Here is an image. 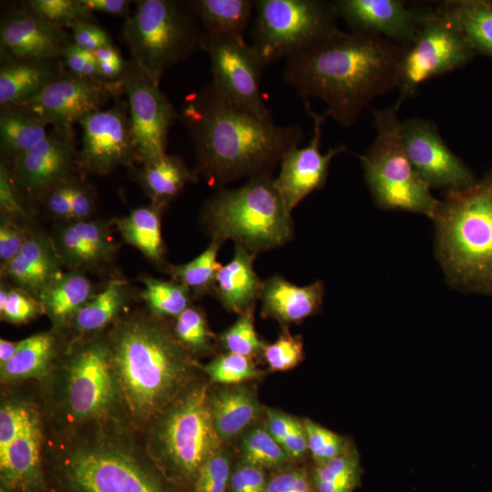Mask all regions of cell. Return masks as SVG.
I'll use <instances>...</instances> for the list:
<instances>
[{
  "label": "cell",
  "mask_w": 492,
  "mask_h": 492,
  "mask_svg": "<svg viewBox=\"0 0 492 492\" xmlns=\"http://www.w3.org/2000/svg\"><path fill=\"white\" fill-rule=\"evenodd\" d=\"M405 47L382 36L338 30L285 59L284 82L326 105L325 117L351 127L374 98L397 87Z\"/></svg>",
  "instance_id": "1"
},
{
  "label": "cell",
  "mask_w": 492,
  "mask_h": 492,
  "mask_svg": "<svg viewBox=\"0 0 492 492\" xmlns=\"http://www.w3.org/2000/svg\"><path fill=\"white\" fill-rule=\"evenodd\" d=\"M193 143L196 172L219 189L241 178L272 176L304 138L299 125H277L238 107L211 82L188 96L179 113Z\"/></svg>",
  "instance_id": "2"
},
{
  "label": "cell",
  "mask_w": 492,
  "mask_h": 492,
  "mask_svg": "<svg viewBox=\"0 0 492 492\" xmlns=\"http://www.w3.org/2000/svg\"><path fill=\"white\" fill-rule=\"evenodd\" d=\"M139 436L123 419L63 433L45 427L47 492H183L152 462Z\"/></svg>",
  "instance_id": "3"
},
{
  "label": "cell",
  "mask_w": 492,
  "mask_h": 492,
  "mask_svg": "<svg viewBox=\"0 0 492 492\" xmlns=\"http://www.w3.org/2000/svg\"><path fill=\"white\" fill-rule=\"evenodd\" d=\"M102 334L124 417L142 433L196 380L200 365L149 310L120 315Z\"/></svg>",
  "instance_id": "4"
},
{
  "label": "cell",
  "mask_w": 492,
  "mask_h": 492,
  "mask_svg": "<svg viewBox=\"0 0 492 492\" xmlns=\"http://www.w3.org/2000/svg\"><path fill=\"white\" fill-rule=\"evenodd\" d=\"M39 384V405L49 431L63 433L97 421L126 420L101 333L74 340Z\"/></svg>",
  "instance_id": "5"
},
{
  "label": "cell",
  "mask_w": 492,
  "mask_h": 492,
  "mask_svg": "<svg viewBox=\"0 0 492 492\" xmlns=\"http://www.w3.org/2000/svg\"><path fill=\"white\" fill-rule=\"evenodd\" d=\"M431 220L446 282L492 296V168L470 187L445 193Z\"/></svg>",
  "instance_id": "6"
},
{
  "label": "cell",
  "mask_w": 492,
  "mask_h": 492,
  "mask_svg": "<svg viewBox=\"0 0 492 492\" xmlns=\"http://www.w3.org/2000/svg\"><path fill=\"white\" fill-rule=\"evenodd\" d=\"M209 385L195 380L140 433L147 454L183 492H190L206 460L221 448L208 408Z\"/></svg>",
  "instance_id": "7"
},
{
  "label": "cell",
  "mask_w": 492,
  "mask_h": 492,
  "mask_svg": "<svg viewBox=\"0 0 492 492\" xmlns=\"http://www.w3.org/2000/svg\"><path fill=\"white\" fill-rule=\"evenodd\" d=\"M200 221L212 240L231 239L255 254L281 247L293 236L291 213L272 176L249 179L238 189H220L203 205Z\"/></svg>",
  "instance_id": "8"
},
{
  "label": "cell",
  "mask_w": 492,
  "mask_h": 492,
  "mask_svg": "<svg viewBox=\"0 0 492 492\" xmlns=\"http://www.w3.org/2000/svg\"><path fill=\"white\" fill-rule=\"evenodd\" d=\"M121 35L131 59L158 86L171 66L206 51L209 38L189 1L177 0L136 1Z\"/></svg>",
  "instance_id": "9"
},
{
  "label": "cell",
  "mask_w": 492,
  "mask_h": 492,
  "mask_svg": "<svg viewBox=\"0 0 492 492\" xmlns=\"http://www.w3.org/2000/svg\"><path fill=\"white\" fill-rule=\"evenodd\" d=\"M403 101L371 108L376 135L360 159L364 180L377 207L419 213L432 219L438 200L421 179L406 154L398 112Z\"/></svg>",
  "instance_id": "10"
},
{
  "label": "cell",
  "mask_w": 492,
  "mask_h": 492,
  "mask_svg": "<svg viewBox=\"0 0 492 492\" xmlns=\"http://www.w3.org/2000/svg\"><path fill=\"white\" fill-rule=\"evenodd\" d=\"M251 46L265 65L291 56L339 30L333 1L255 0Z\"/></svg>",
  "instance_id": "11"
},
{
  "label": "cell",
  "mask_w": 492,
  "mask_h": 492,
  "mask_svg": "<svg viewBox=\"0 0 492 492\" xmlns=\"http://www.w3.org/2000/svg\"><path fill=\"white\" fill-rule=\"evenodd\" d=\"M475 55L464 34L439 4L429 7L417 36L405 47L401 57L398 98L404 102L413 97L423 83L464 67Z\"/></svg>",
  "instance_id": "12"
},
{
  "label": "cell",
  "mask_w": 492,
  "mask_h": 492,
  "mask_svg": "<svg viewBox=\"0 0 492 492\" xmlns=\"http://www.w3.org/2000/svg\"><path fill=\"white\" fill-rule=\"evenodd\" d=\"M206 52L211 62L215 88L230 101L262 118L272 119L261 94V80L266 66L244 38L210 36Z\"/></svg>",
  "instance_id": "13"
},
{
  "label": "cell",
  "mask_w": 492,
  "mask_h": 492,
  "mask_svg": "<svg viewBox=\"0 0 492 492\" xmlns=\"http://www.w3.org/2000/svg\"><path fill=\"white\" fill-rule=\"evenodd\" d=\"M128 97V116L137 162L166 153L168 135L179 113L159 86L130 59L121 80Z\"/></svg>",
  "instance_id": "14"
},
{
  "label": "cell",
  "mask_w": 492,
  "mask_h": 492,
  "mask_svg": "<svg viewBox=\"0 0 492 492\" xmlns=\"http://www.w3.org/2000/svg\"><path fill=\"white\" fill-rule=\"evenodd\" d=\"M81 147L77 153L79 172L107 175L119 167L137 162L128 106L117 98L106 109H97L82 118Z\"/></svg>",
  "instance_id": "15"
},
{
  "label": "cell",
  "mask_w": 492,
  "mask_h": 492,
  "mask_svg": "<svg viewBox=\"0 0 492 492\" xmlns=\"http://www.w3.org/2000/svg\"><path fill=\"white\" fill-rule=\"evenodd\" d=\"M121 93V81L106 83L83 78L65 69L19 107L35 113L53 128L71 130L86 115L100 109L111 98H118Z\"/></svg>",
  "instance_id": "16"
},
{
  "label": "cell",
  "mask_w": 492,
  "mask_h": 492,
  "mask_svg": "<svg viewBox=\"0 0 492 492\" xmlns=\"http://www.w3.org/2000/svg\"><path fill=\"white\" fill-rule=\"evenodd\" d=\"M401 134L412 166L429 189L458 191L477 181L470 169L447 147L433 121L416 117L405 119Z\"/></svg>",
  "instance_id": "17"
},
{
  "label": "cell",
  "mask_w": 492,
  "mask_h": 492,
  "mask_svg": "<svg viewBox=\"0 0 492 492\" xmlns=\"http://www.w3.org/2000/svg\"><path fill=\"white\" fill-rule=\"evenodd\" d=\"M77 153L74 129L53 128L41 142L7 165L17 192L41 198L53 187L77 178Z\"/></svg>",
  "instance_id": "18"
},
{
  "label": "cell",
  "mask_w": 492,
  "mask_h": 492,
  "mask_svg": "<svg viewBox=\"0 0 492 492\" xmlns=\"http://www.w3.org/2000/svg\"><path fill=\"white\" fill-rule=\"evenodd\" d=\"M305 108L313 120L312 138L305 147H294L283 155L280 172L273 179L274 187L289 213L309 194L324 187L332 159L348 150L341 144L323 154L321 144L325 116L313 111L307 99Z\"/></svg>",
  "instance_id": "19"
},
{
  "label": "cell",
  "mask_w": 492,
  "mask_h": 492,
  "mask_svg": "<svg viewBox=\"0 0 492 492\" xmlns=\"http://www.w3.org/2000/svg\"><path fill=\"white\" fill-rule=\"evenodd\" d=\"M339 18L350 31L382 36L404 47L417 36L429 7L401 0H335Z\"/></svg>",
  "instance_id": "20"
},
{
  "label": "cell",
  "mask_w": 492,
  "mask_h": 492,
  "mask_svg": "<svg viewBox=\"0 0 492 492\" xmlns=\"http://www.w3.org/2000/svg\"><path fill=\"white\" fill-rule=\"evenodd\" d=\"M71 41L66 29L39 21L23 8L11 10L1 19V62L58 60Z\"/></svg>",
  "instance_id": "21"
},
{
  "label": "cell",
  "mask_w": 492,
  "mask_h": 492,
  "mask_svg": "<svg viewBox=\"0 0 492 492\" xmlns=\"http://www.w3.org/2000/svg\"><path fill=\"white\" fill-rule=\"evenodd\" d=\"M44 436L39 405L23 432L0 452L1 492H47L43 463Z\"/></svg>",
  "instance_id": "22"
},
{
  "label": "cell",
  "mask_w": 492,
  "mask_h": 492,
  "mask_svg": "<svg viewBox=\"0 0 492 492\" xmlns=\"http://www.w3.org/2000/svg\"><path fill=\"white\" fill-rule=\"evenodd\" d=\"M61 264L53 241L42 234L30 233L20 252L1 268V272L16 287L38 299L63 273Z\"/></svg>",
  "instance_id": "23"
},
{
  "label": "cell",
  "mask_w": 492,
  "mask_h": 492,
  "mask_svg": "<svg viewBox=\"0 0 492 492\" xmlns=\"http://www.w3.org/2000/svg\"><path fill=\"white\" fill-rule=\"evenodd\" d=\"M323 296L322 281L298 286L275 275L262 282L260 293L262 315L282 324L299 323L320 310Z\"/></svg>",
  "instance_id": "24"
},
{
  "label": "cell",
  "mask_w": 492,
  "mask_h": 492,
  "mask_svg": "<svg viewBox=\"0 0 492 492\" xmlns=\"http://www.w3.org/2000/svg\"><path fill=\"white\" fill-rule=\"evenodd\" d=\"M208 408L221 442L241 435L260 415L261 405L252 388L244 384L209 390Z\"/></svg>",
  "instance_id": "25"
},
{
  "label": "cell",
  "mask_w": 492,
  "mask_h": 492,
  "mask_svg": "<svg viewBox=\"0 0 492 492\" xmlns=\"http://www.w3.org/2000/svg\"><path fill=\"white\" fill-rule=\"evenodd\" d=\"M256 255L235 244L233 258L216 274L212 292L229 312L240 314L260 298L262 282L253 268Z\"/></svg>",
  "instance_id": "26"
},
{
  "label": "cell",
  "mask_w": 492,
  "mask_h": 492,
  "mask_svg": "<svg viewBox=\"0 0 492 492\" xmlns=\"http://www.w3.org/2000/svg\"><path fill=\"white\" fill-rule=\"evenodd\" d=\"M65 69L62 59L1 62L0 108L23 104Z\"/></svg>",
  "instance_id": "27"
},
{
  "label": "cell",
  "mask_w": 492,
  "mask_h": 492,
  "mask_svg": "<svg viewBox=\"0 0 492 492\" xmlns=\"http://www.w3.org/2000/svg\"><path fill=\"white\" fill-rule=\"evenodd\" d=\"M56 331L38 333L21 340L15 354L0 367L2 384L33 379L41 382L61 354Z\"/></svg>",
  "instance_id": "28"
},
{
  "label": "cell",
  "mask_w": 492,
  "mask_h": 492,
  "mask_svg": "<svg viewBox=\"0 0 492 492\" xmlns=\"http://www.w3.org/2000/svg\"><path fill=\"white\" fill-rule=\"evenodd\" d=\"M133 169L134 178L151 203L166 207L190 182L199 179L195 169H190L178 156L162 154L140 163Z\"/></svg>",
  "instance_id": "29"
},
{
  "label": "cell",
  "mask_w": 492,
  "mask_h": 492,
  "mask_svg": "<svg viewBox=\"0 0 492 492\" xmlns=\"http://www.w3.org/2000/svg\"><path fill=\"white\" fill-rule=\"evenodd\" d=\"M93 285L87 276L72 270L63 272L38 297L54 329L69 325L78 311L92 298Z\"/></svg>",
  "instance_id": "30"
},
{
  "label": "cell",
  "mask_w": 492,
  "mask_h": 492,
  "mask_svg": "<svg viewBox=\"0 0 492 492\" xmlns=\"http://www.w3.org/2000/svg\"><path fill=\"white\" fill-rule=\"evenodd\" d=\"M129 298L127 282L110 280L105 288L92 298L74 316L69 325L78 338L94 336L109 327L124 311ZM76 340V339H75Z\"/></svg>",
  "instance_id": "31"
},
{
  "label": "cell",
  "mask_w": 492,
  "mask_h": 492,
  "mask_svg": "<svg viewBox=\"0 0 492 492\" xmlns=\"http://www.w3.org/2000/svg\"><path fill=\"white\" fill-rule=\"evenodd\" d=\"M47 126L44 119L25 108H1L0 147L4 161L10 165L41 142L49 132Z\"/></svg>",
  "instance_id": "32"
},
{
  "label": "cell",
  "mask_w": 492,
  "mask_h": 492,
  "mask_svg": "<svg viewBox=\"0 0 492 492\" xmlns=\"http://www.w3.org/2000/svg\"><path fill=\"white\" fill-rule=\"evenodd\" d=\"M189 4L209 37L244 38L255 0H192Z\"/></svg>",
  "instance_id": "33"
},
{
  "label": "cell",
  "mask_w": 492,
  "mask_h": 492,
  "mask_svg": "<svg viewBox=\"0 0 492 492\" xmlns=\"http://www.w3.org/2000/svg\"><path fill=\"white\" fill-rule=\"evenodd\" d=\"M164 208L151 203L134 209L128 216L115 220L123 240L158 265L164 263L160 226V216Z\"/></svg>",
  "instance_id": "34"
},
{
  "label": "cell",
  "mask_w": 492,
  "mask_h": 492,
  "mask_svg": "<svg viewBox=\"0 0 492 492\" xmlns=\"http://www.w3.org/2000/svg\"><path fill=\"white\" fill-rule=\"evenodd\" d=\"M446 16L461 30L476 53L492 57V4L487 1H444Z\"/></svg>",
  "instance_id": "35"
},
{
  "label": "cell",
  "mask_w": 492,
  "mask_h": 492,
  "mask_svg": "<svg viewBox=\"0 0 492 492\" xmlns=\"http://www.w3.org/2000/svg\"><path fill=\"white\" fill-rule=\"evenodd\" d=\"M310 475L315 492H354L363 475L358 452L352 445L327 463L313 466Z\"/></svg>",
  "instance_id": "36"
},
{
  "label": "cell",
  "mask_w": 492,
  "mask_h": 492,
  "mask_svg": "<svg viewBox=\"0 0 492 492\" xmlns=\"http://www.w3.org/2000/svg\"><path fill=\"white\" fill-rule=\"evenodd\" d=\"M223 242L211 240L210 245L190 261L169 266L173 280L184 285L191 294L203 295L212 292L216 274L220 268L217 255Z\"/></svg>",
  "instance_id": "37"
},
{
  "label": "cell",
  "mask_w": 492,
  "mask_h": 492,
  "mask_svg": "<svg viewBox=\"0 0 492 492\" xmlns=\"http://www.w3.org/2000/svg\"><path fill=\"white\" fill-rule=\"evenodd\" d=\"M144 289L141 297L148 310L165 318H176L190 307L191 292L176 281H164L152 277L142 279Z\"/></svg>",
  "instance_id": "38"
},
{
  "label": "cell",
  "mask_w": 492,
  "mask_h": 492,
  "mask_svg": "<svg viewBox=\"0 0 492 492\" xmlns=\"http://www.w3.org/2000/svg\"><path fill=\"white\" fill-rule=\"evenodd\" d=\"M292 459L266 426L251 429L241 442V460L272 472L291 466Z\"/></svg>",
  "instance_id": "39"
},
{
  "label": "cell",
  "mask_w": 492,
  "mask_h": 492,
  "mask_svg": "<svg viewBox=\"0 0 492 492\" xmlns=\"http://www.w3.org/2000/svg\"><path fill=\"white\" fill-rule=\"evenodd\" d=\"M21 8L39 21L64 29L93 18V12L80 0H26L21 2Z\"/></svg>",
  "instance_id": "40"
},
{
  "label": "cell",
  "mask_w": 492,
  "mask_h": 492,
  "mask_svg": "<svg viewBox=\"0 0 492 492\" xmlns=\"http://www.w3.org/2000/svg\"><path fill=\"white\" fill-rule=\"evenodd\" d=\"M39 406L22 395L2 394L0 407V452L5 450L26 428Z\"/></svg>",
  "instance_id": "41"
},
{
  "label": "cell",
  "mask_w": 492,
  "mask_h": 492,
  "mask_svg": "<svg viewBox=\"0 0 492 492\" xmlns=\"http://www.w3.org/2000/svg\"><path fill=\"white\" fill-rule=\"evenodd\" d=\"M266 428L292 460L308 453L307 436L303 421L274 409H267Z\"/></svg>",
  "instance_id": "42"
},
{
  "label": "cell",
  "mask_w": 492,
  "mask_h": 492,
  "mask_svg": "<svg viewBox=\"0 0 492 492\" xmlns=\"http://www.w3.org/2000/svg\"><path fill=\"white\" fill-rule=\"evenodd\" d=\"M172 330L178 341L193 356L211 351L212 333L200 308L188 307L175 318Z\"/></svg>",
  "instance_id": "43"
},
{
  "label": "cell",
  "mask_w": 492,
  "mask_h": 492,
  "mask_svg": "<svg viewBox=\"0 0 492 492\" xmlns=\"http://www.w3.org/2000/svg\"><path fill=\"white\" fill-rule=\"evenodd\" d=\"M52 241L62 263L73 270L101 264L78 234L73 221L59 226Z\"/></svg>",
  "instance_id": "44"
},
{
  "label": "cell",
  "mask_w": 492,
  "mask_h": 492,
  "mask_svg": "<svg viewBox=\"0 0 492 492\" xmlns=\"http://www.w3.org/2000/svg\"><path fill=\"white\" fill-rule=\"evenodd\" d=\"M254 305L240 313L238 320L220 336V341L228 353L252 358L265 347L258 336L253 323Z\"/></svg>",
  "instance_id": "45"
},
{
  "label": "cell",
  "mask_w": 492,
  "mask_h": 492,
  "mask_svg": "<svg viewBox=\"0 0 492 492\" xmlns=\"http://www.w3.org/2000/svg\"><path fill=\"white\" fill-rule=\"evenodd\" d=\"M200 368L211 382L228 385L238 384L261 375V371L251 358L232 353L221 354Z\"/></svg>",
  "instance_id": "46"
},
{
  "label": "cell",
  "mask_w": 492,
  "mask_h": 492,
  "mask_svg": "<svg viewBox=\"0 0 492 492\" xmlns=\"http://www.w3.org/2000/svg\"><path fill=\"white\" fill-rule=\"evenodd\" d=\"M45 313L41 302L29 292L18 287L1 283V319L12 323H25Z\"/></svg>",
  "instance_id": "47"
},
{
  "label": "cell",
  "mask_w": 492,
  "mask_h": 492,
  "mask_svg": "<svg viewBox=\"0 0 492 492\" xmlns=\"http://www.w3.org/2000/svg\"><path fill=\"white\" fill-rule=\"evenodd\" d=\"M308 450L313 466H321L340 456L353 444L349 440L310 419H304Z\"/></svg>",
  "instance_id": "48"
},
{
  "label": "cell",
  "mask_w": 492,
  "mask_h": 492,
  "mask_svg": "<svg viewBox=\"0 0 492 492\" xmlns=\"http://www.w3.org/2000/svg\"><path fill=\"white\" fill-rule=\"evenodd\" d=\"M232 468L229 454L220 448L203 464L190 492H226Z\"/></svg>",
  "instance_id": "49"
},
{
  "label": "cell",
  "mask_w": 492,
  "mask_h": 492,
  "mask_svg": "<svg viewBox=\"0 0 492 492\" xmlns=\"http://www.w3.org/2000/svg\"><path fill=\"white\" fill-rule=\"evenodd\" d=\"M262 354L271 370L287 371L302 361L303 343L301 337L285 332L274 343L265 345Z\"/></svg>",
  "instance_id": "50"
},
{
  "label": "cell",
  "mask_w": 492,
  "mask_h": 492,
  "mask_svg": "<svg viewBox=\"0 0 492 492\" xmlns=\"http://www.w3.org/2000/svg\"><path fill=\"white\" fill-rule=\"evenodd\" d=\"M267 492H315L310 468L289 466L268 476Z\"/></svg>",
  "instance_id": "51"
},
{
  "label": "cell",
  "mask_w": 492,
  "mask_h": 492,
  "mask_svg": "<svg viewBox=\"0 0 492 492\" xmlns=\"http://www.w3.org/2000/svg\"><path fill=\"white\" fill-rule=\"evenodd\" d=\"M267 484L264 469L240 462L232 468L226 492H267Z\"/></svg>",
  "instance_id": "52"
},
{
  "label": "cell",
  "mask_w": 492,
  "mask_h": 492,
  "mask_svg": "<svg viewBox=\"0 0 492 492\" xmlns=\"http://www.w3.org/2000/svg\"><path fill=\"white\" fill-rule=\"evenodd\" d=\"M2 218L0 224L1 268L17 256L30 234L18 225L15 220Z\"/></svg>",
  "instance_id": "53"
},
{
  "label": "cell",
  "mask_w": 492,
  "mask_h": 492,
  "mask_svg": "<svg viewBox=\"0 0 492 492\" xmlns=\"http://www.w3.org/2000/svg\"><path fill=\"white\" fill-rule=\"evenodd\" d=\"M62 62L67 71L79 77L99 80L95 56L71 41L65 48Z\"/></svg>",
  "instance_id": "54"
},
{
  "label": "cell",
  "mask_w": 492,
  "mask_h": 492,
  "mask_svg": "<svg viewBox=\"0 0 492 492\" xmlns=\"http://www.w3.org/2000/svg\"><path fill=\"white\" fill-rule=\"evenodd\" d=\"M98 78L106 83L120 82L127 71L128 61H126L113 44L103 46L94 53Z\"/></svg>",
  "instance_id": "55"
},
{
  "label": "cell",
  "mask_w": 492,
  "mask_h": 492,
  "mask_svg": "<svg viewBox=\"0 0 492 492\" xmlns=\"http://www.w3.org/2000/svg\"><path fill=\"white\" fill-rule=\"evenodd\" d=\"M77 179L53 187L41 197L47 211L66 222L72 220V191Z\"/></svg>",
  "instance_id": "56"
},
{
  "label": "cell",
  "mask_w": 492,
  "mask_h": 492,
  "mask_svg": "<svg viewBox=\"0 0 492 492\" xmlns=\"http://www.w3.org/2000/svg\"><path fill=\"white\" fill-rule=\"evenodd\" d=\"M0 209L2 217L15 220L27 218V213L18 199V192L5 161H1L0 164Z\"/></svg>",
  "instance_id": "57"
},
{
  "label": "cell",
  "mask_w": 492,
  "mask_h": 492,
  "mask_svg": "<svg viewBox=\"0 0 492 492\" xmlns=\"http://www.w3.org/2000/svg\"><path fill=\"white\" fill-rule=\"evenodd\" d=\"M70 29L73 43L89 52L112 44L108 34L93 22H79Z\"/></svg>",
  "instance_id": "58"
},
{
  "label": "cell",
  "mask_w": 492,
  "mask_h": 492,
  "mask_svg": "<svg viewBox=\"0 0 492 492\" xmlns=\"http://www.w3.org/2000/svg\"><path fill=\"white\" fill-rule=\"evenodd\" d=\"M95 200L91 188L78 178L75 180L72 191V220H86L94 211Z\"/></svg>",
  "instance_id": "59"
},
{
  "label": "cell",
  "mask_w": 492,
  "mask_h": 492,
  "mask_svg": "<svg viewBox=\"0 0 492 492\" xmlns=\"http://www.w3.org/2000/svg\"><path fill=\"white\" fill-rule=\"evenodd\" d=\"M91 12L128 17L130 15V1L127 0H80Z\"/></svg>",
  "instance_id": "60"
},
{
  "label": "cell",
  "mask_w": 492,
  "mask_h": 492,
  "mask_svg": "<svg viewBox=\"0 0 492 492\" xmlns=\"http://www.w3.org/2000/svg\"><path fill=\"white\" fill-rule=\"evenodd\" d=\"M20 341H9L6 339H0V367L5 365L12 357L15 354Z\"/></svg>",
  "instance_id": "61"
}]
</instances>
